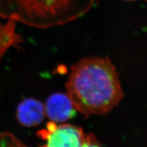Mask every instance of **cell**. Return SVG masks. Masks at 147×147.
I'll return each instance as SVG.
<instances>
[{
  "mask_svg": "<svg viewBox=\"0 0 147 147\" xmlns=\"http://www.w3.org/2000/svg\"><path fill=\"white\" fill-rule=\"evenodd\" d=\"M125 1H134V0H125Z\"/></svg>",
  "mask_w": 147,
  "mask_h": 147,
  "instance_id": "obj_9",
  "label": "cell"
},
{
  "mask_svg": "<svg viewBox=\"0 0 147 147\" xmlns=\"http://www.w3.org/2000/svg\"><path fill=\"white\" fill-rule=\"evenodd\" d=\"M66 87L75 110L85 116L109 113L124 96L116 68L107 57L80 59L72 66Z\"/></svg>",
  "mask_w": 147,
  "mask_h": 147,
  "instance_id": "obj_1",
  "label": "cell"
},
{
  "mask_svg": "<svg viewBox=\"0 0 147 147\" xmlns=\"http://www.w3.org/2000/svg\"><path fill=\"white\" fill-rule=\"evenodd\" d=\"M44 105L34 99L28 98L18 105L16 117L20 125L33 127L42 123L45 117Z\"/></svg>",
  "mask_w": 147,
  "mask_h": 147,
  "instance_id": "obj_5",
  "label": "cell"
},
{
  "mask_svg": "<svg viewBox=\"0 0 147 147\" xmlns=\"http://www.w3.org/2000/svg\"><path fill=\"white\" fill-rule=\"evenodd\" d=\"M96 0H0V17L48 29L85 15Z\"/></svg>",
  "mask_w": 147,
  "mask_h": 147,
  "instance_id": "obj_2",
  "label": "cell"
},
{
  "mask_svg": "<svg viewBox=\"0 0 147 147\" xmlns=\"http://www.w3.org/2000/svg\"><path fill=\"white\" fill-rule=\"evenodd\" d=\"M47 117L54 123H63L69 119L75 109L67 94L58 93L51 95L44 105Z\"/></svg>",
  "mask_w": 147,
  "mask_h": 147,
  "instance_id": "obj_4",
  "label": "cell"
},
{
  "mask_svg": "<svg viewBox=\"0 0 147 147\" xmlns=\"http://www.w3.org/2000/svg\"><path fill=\"white\" fill-rule=\"evenodd\" d=\"M0 147H28L10 132L0 133Z\"/></svg>",
  "mask_w": 147,
  "mask_h": 147,
  "instance_id": "obj_7",
  "label": "cell"
},
{
  "mask_svg": "<svg viewBox=\"0 0 147 147\" xmlns=\"http://www.w3.org/2000/svg\"><path fill=\"white\" fill-rule=\"evenodd\" d=\"M16 24L13 19H7L6 23L0 21V59L9 49H19L20 44L24 42L21 35L16 32Z\"/></svg>",
  "mask_w": 147,
  "mask_h": 147,
  "instance_id": "obj_6",
  "label": "cell"
},
{
  "mask_svg": "<svg viewBox=\"0 0 147 147\" xmlns=\"http://www.w3.org/2000/svg\"><path fill=\"white\" fill-rule=\"evenodd\" d=\"M82 147H102L100 145L96 137L91 134H86L85 139Z\"/></svg>",
  "mask_w": 147,
  "mask_h": 147,
  "instance_id": "obj_8",
  "label": "cell"
},
{
  "mask_svg": "<svg viewBox=\"0 0 147 147\" xmlns=\"http://www.w3.org/2000/svg\"><path fill=\"white\" fill-rule=\"evenodd\" d=\"M40 135L44 141L42 147H82L86 136L80 127L69 124L58 125L52 121Z\"/></svg>",
  "mask_w": 147,
  "mask_h": 147,
  "instance_id": "obj_3",
  "label": "cell"
}]
</instances>
